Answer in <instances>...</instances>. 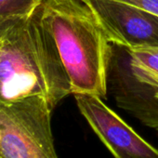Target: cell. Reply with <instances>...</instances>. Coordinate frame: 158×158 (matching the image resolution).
Segmentation results:
<instances>
[{
  "label": "cell",
  "instance_id": "1",
  "mask_svg": "<svg viewBox=\"0 0 158 158\" xmlns=\"http://www.w3.org/2000/svg\"><path fill=\"white\" fill-rule=\"evenodd\" d=\"M1 100L44 97L53 109L72 94L56 43L42 16L32 14L0 27Z\"/></svg>",
  "mask_w": 158,
  "mask_h": 158
},
{
  "label": "cell",
  "instance_id": "2",
  "mask_svg": "<svg viewBox=\"0 0 158 158\" xmlns=\"http://www.w3.org/2000/svg\"><path fill=\"white\" fill-rule=\"evenodd\" d=\"M42 16L56 43L72 94L105 99L113 45L88 0H43Z\"/></svg>",
  "mask_w": 158,
  "mask_h": 158
},
{
  "label": "cell",
  "instance_id": "3",
  "mask_svg": "<svg viewBox=\"0 0 158 158\" xmlns=\"http://www.w3.org/2000/svg\"><path fill=\"white\" fill-rule=\"evenodd\" d=\"M53 110L41 96L0 99V158H59L51 128Z\"/></svg>",
  "mask_w": 158,
  "mask_h": 158
},
{
  "label": "cell",
  "instance_id": "4",
  "mask_svg": "<svg viewBox=\"0 0 158 158\" xmlns=\"http://www.w3.org/2000/svg\"><path fill=\"white\" fill-rule=\"evenodd\" d=\"M114 46L158 49V16L118 0H88Z\"/></svg>",
  "mask_w": 158,
  "mask_h": 158
},
{
  "label": "cell",
  "instance_id": "5",
  "mask_svg": "<svg viewBox=\"0 0 158 158\" xmlns=\"http://www.w3.org/2000/svg\"><path fill=\"white\" fill-rule=\"evenodd\" d=\"M76 105L90 127L115 158H158L145 141L98 96L74 94Z\"/></svg>",
  "mask_w": 158,
  "mask_h": 158
},
{
  "label": "cell",
  "instance_id": "6",
  "mask_svg": "<svg viewBox=\"0 0 158 158\" xmlns=\"http://www.w3.org/2000/svg\"><path fill=\"white\" fill-rule=\"evenodd\" d=\"M42 3L43 0H0V27L32 14Z\"/></svg>",
  "mask_w": 158,
  "mask_h": 158
},
{
  "label": "cell",
  "instance_id": "7",
  "mask_svg": "<svg viewBox=\"0 0 158 158\" xmlns=\"http://www.w3.org/2000/svg\"><path fill=\"white\" fill-rule=\"evenodd\" d=\"M143 125L158 130V87L135 115Z\"/></svg>",
  "mask_w": 158,
  "mask_h": 158
},
{
  "label": "cell",
  "instance_id": "8",
  "mask_svg": "<svg viewBox=\"0 0 158 158\" xmlns=\"http://www.w3.org/2000/svg\"><path fill=\"white\" fill-rule=\"evenodd\" d=\"M118 1L139 7L158 16V0H118Z\"/></svg>",
  "mask_w": 158,
  "mask_h": 158
},
{
  "label": "cell",
  "instance_id": "9",
  "mask_svg": "<svg viewBox=\"0 0 158 158\" xmlns=\"http://www.w3.org/2000/svg\"><path fill=\"white\" fill-rule=\"evenodd\" d=\"M0 99H1V86H0Z\"/></svg>",
  "mask_w": 158,
  "mask_h": 158
}]
</instances>
